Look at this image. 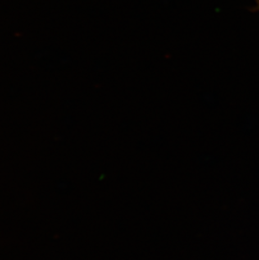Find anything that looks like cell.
Returning a JSON list of instances; mask_svg holds the SVG:
<instances>
[{
    "label": "cell",
    "mask_w": 259,
    "mask_h": 260,
    "mask_svg": "<svg viewBox=\"0 0 259 260\" xmlns=\"http://www.w3.org/2000/svg\"><path fill=\"white\" fill-rule=\"evenodd\" d=\"M256 7L253 9V10H258L259 11V0H256Z\"/></svg>",
    "instance_id": "6da1fadb"
}]
</instances>
